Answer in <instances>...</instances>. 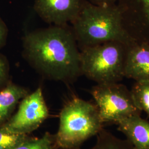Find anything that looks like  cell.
Listing matches in <instances>:
<instances>
[{
  "mask_svg": "<svg viewBox=\"0 0 149 149\" xmlns=\"http://www.w3.org/2000/svg\"><path fill=\"white\" fill-rule=\"evenodd\" d=\"M23 48L29 64L47 79L71 82L82 75L77 42L65 26L29 32L23 38Z\"/></svg>",
  "mask_w": 149,
  "mask_h": 149,
  "instance_id": "obj_1",
  "label": "cell"
},
{
  "mask_svg": "<svg viewBox=\"0 0 149 149\" xmlns=\"http://www.w3.org/2000/svg\"><path fill=\"white\" fill-rule=\"evenodd\" d=\"M72 24V31L82 48L112 41L130 45L135 41L123 27L117 4L94 5L86 1Z\"/></svg>",
  "mask_w": 149,
  "mask_h": 149,
  "instance_id": "obj_2",
  "label": "cell"
},
{
  "mask_svg": "<svg viewBox=\"0 0 149 149\" xmlns=\"http://www.w3.org/2000/svg\"><path fill=\"white\" fill-rule=\"evenodd\" d=\"M103 125L95 103L74 97L60 113L59 128L54 135V147L80 148L86 140L99 133Z\"/></svg>",
  "mask_w": 149,
  "mask_h": 149,
  "instance_id": "obj_3",
  "label": "cell"
},
{
  "mask_svg": "<svg viewBox=\"0 0 149 149\" xmlns=\"http://www.w3.org/2000/svg\"><path fill=\"white\" fill-rule=\"evenodd\" d=\"M130 45L112 41L82 48L80 68L97 84L117 83L124 77L125 65Z\"/></svg>",
  "mask_w": 149,
  "mask_h": 149,
  "instance_id": "obj_4",
  "label": "cell"
},
{
  "mask_svg": "<svg viewBox=\"0 0 149 149\" xmlns=\"http://www.w3.org/2000/svg\"><path fill=\"white\" fill-rule=\"evenodd\" d=\"M91 94L103 124H116L124 118L141 115V111L135 105L131 91L123 84H97L92 88Z\"/></svg>",
  "mask_w": 149,
  "mask_h": 149,
  "instance_id": "obj_5",
  "label": "cell"
},
{
  "mask_svg": "<svg viewBox=\"0 0 149 149\" xmlns=\"http://www.w3.org/2000/svg\"><path fill=\"white\" fill-rule=\"evenodd\" d=\"M49 114L43 91L39 87L24 97L16 114L0 127L12 133L28 135L37 130Z\"/></svg>",
  "mask_w": 149,
  "mask_h": 149,
  "instance_id": "obj_6",
  "label": "cell"
},
{
  "mask_svg": "<svg viewBox=\"0 0 149 149\" xmlns=\"http://www.w3.org/2000/svg\"><path fill=\"white\" fill-rule=\"evenodd\" d=\"M123 27L138 43L149 45V0H118Z\"/></svg>",
  "mask_w": 149,
  "mask_h": 149,
  "instance_id": "obj_7",
  "label": "cell"
},
{
  "mask_svg": "<svg viewBox=\"0 0 149 149\" xmlns=\"http://www.w3.org/2000/svg\"><path fill=\"white\" fill-rule=\"evenodd\" d=\"M86 0H34V9L44 21L66 26L79 15Z\"/></svg>",
  "mask_w": 149,
  "mask_h": 149,
  "instance_id": "obj_8",
  "label": "cell"
},
{
  "mask_svg": "<svg viewBox=\"0 0 149 149\" xmlns=\"http://www.w3.org/2000/svg\"><path fill=\"white\" fill-rule=\"evenodd\" d=\"M124 77L135 81L149 79V45L135 42L129 46Z\"/></svg>",
  "mask_w": 149,
  "mask_h": 149,
  "instance_id": "obj_9",
  "label": "cell"
},
{
  "mask_svg": "<svg viewBox=\"0 0 149 149\" xmlns=\"http://www.w3.org/2000/svg\"><path fill=\"white\" fill-rule=\"evenodd\" d=\"M118 129L124 134L134 149H149V122L135 115L119 120Z\"/></svg>",
  "mask_w": 149,
  "mask_h": 149,
  "instance_id": "obj_10",
  "label": "cell"
},
{
  "mask_svg": "<svg viewBox=\"0 0 149 149\" xmlns=\"http://www.w3.org/2000/svg\"><path fill=\"white\" fill-rule=\"evenodd\" d=\"M29 93L21 86L10 84L0 91V126L8 119L19 102Z\"/></svg>",
  "mask_w": 149,
  "mask_h": 149,
  "instance_id": "obj_11",
  "label": "cell"
},
{
  "mask_svg": "<svg viewBox=\"0 0 149 149\" xmlns=\"http://www.w3.org/2000/svg\"><path fill=\"white\" fill-rule=\"evenodd\" d=\"M96 136V144L90 149H134L133 145L127 139L118 138L104 128Z\"/></svg>",
  "mask_w": 149,
  "mask_h": 149,
  "instance_id": "obj_12",
  "label": "cell"
},
{
  "mask_svg": "<svg viewBox=\"0 0 149 149\" xmlns=\"http://www.w3.org/2000/svg\"><path fill=\"white\" fill-rule=\"evenodd\" d=\"M130 91L135 105L149 118V79L136 81Z\"/></svg>",
  "mask_w": 149,
  "mask_h": 149,
  "instance_id": "obj_13",
  "label": "cell"
},
{
  "mask_svg": "<svg viewBox=\"0 0 149 149\" xmlns=\"http://www.w3.org/2000/svg\"><path fill=\"white\" fill-rule=\"evenodd\" d=\"M53 135L45 133L40 138L31 137L10 149H54Z\"/></svg>",
  "mask_w": 149,
  "mask_h": 149,
  "instance_id": "obj_14",
  "label": "cell"
},
{
  "mask_svg": "<svg viewBox=\"0 0 149 149\" xmlns=\"http://www.w3.org/2000/svg\"><path fill=\"white\" fill-rule=\"evenodd\" d=\"M29 135L12 133L0 127V149H10L30 138Z\"/></svg>",
  "mask_w": 149,
  "mask_h": 149,
  "instance_id": "obj_15",
  "label": "cell"
},
{
  "mask_svg": "<svg viewBox=\"0 0 149 149\" xmlns=\"http://www.w3.org/2000/svg\"><path fill=\"white\" fill-rule=\"evenodd\" d=\"M7 73V64L5 60L0 57V85L5 80Z\"/></svg>",
  "mask_w": 149,
  "mask_h": 149,
  "instance_id": "obj_16",
  "label": "cell"
},
{
  "mask_svg": "<svg viewBox=\"0 0 149 149\" xmlns=\"http://www.w3.org/2000/svg\"><path fill=\"white\" fill-rule=\"evenodd\" d=\"M91 4L99 6H112L117 4L118 0H86Z\"/></svg>",
  "mask_w": 149,
  "mask_h": 149,
  "instance_id": "obj_17",
  "label": "cell"
},
{
  "mask_svg": "<svg viewBox=\"0 0 149 149\" xmlns=\"http://www.w3.org/2000/svg\"><path fill=\"white\" fill-rule=\"evenodd\" d=\"M6 29L3 22L0 19V45L3 42L5 37Z\"/></svg>",
  "mask_w": 149,
  "mask_h": 149,
  "instance_id": "obj_18",
  "label": "cell"
}]
</instances>
